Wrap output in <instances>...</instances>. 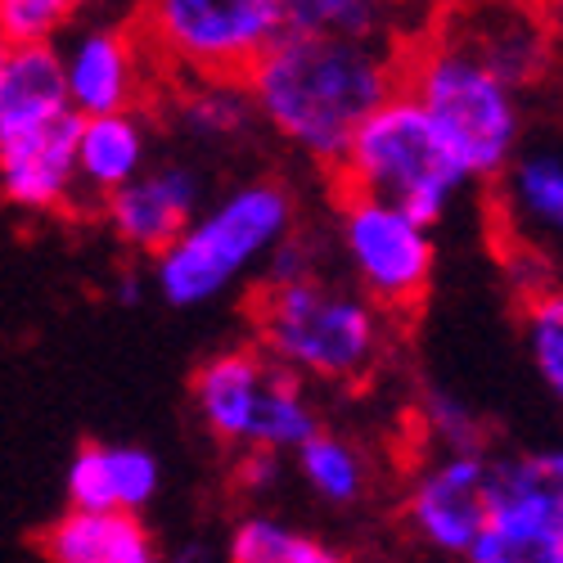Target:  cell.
Listing matches in <instances>:
<instances>
[{"mask_svg":"<svg viewBox=\"0 0 563 563\" xmlns=\"http://www.w3.org/2000/svg\"><path fill=\"white\" fill-rule=\"evenodd\" d=\"M401 86L406 51H388V41L374 36L311 27H289L249 73L262 122L298 154L334 172L361 122Z\"/></svg>","mask_w":563,"mask_h":563,"instance_id":"obj_1","label":"cell"},{"mask_svg":"<svg viewBox=\"0 0 563 563\" xmlns=\"http://www.w3.org/2000/svg\"><path fill=\"white\" fill-rule=\"evenodd\" d=\"M257 343L316 384H361L388 356L384 311L361 285H339L330 275H307L294 285H262L253 298Z\"/></svg>","mask_w":563,"mask_h":563,"instance_id":"obj_2","label":"cell"},{"mask_svg":"<svg viewBox=\"0 0 563 563\" xmlns=\"http://www.w3.org/2000/svg\"><path fill=\"white\" fill-rule=\"evenodd\" d=\"M298 203L289 185L271 176L234 185L230 195L208 203L180 240L154 257V289L167 307H208L234 279L266 266V257L294 234Z\"/></svg>","mask_w":563,"mask_h":563,"instance_id":"obj_3","label":"cell"},{"mask_svg":"<svg viewBox=\"0 0 563 563\" xmlns=\"http://www.w3.org/2000/svg\"><path fill=\"white\" fill-rule=\"evenodd\" d=\"M406 86L442 126L468 180H500L519 158V86H509L464 45L429 32L415 51H406Z\"/></svg>","mask_w":563,"mask_h":563,"instance_id":"obj_4","label":"cell"},{"mask_svg":"<svg viewBox=\"0 0 563 563\" xmlns=\"http://www.w3.org/2000/svg\"><path fill=\"white\" fill-rule=\"evenodd\" d=\"M339 180L343 190L393 199L419 221L438 225L468 185V172L446 145L433 113L419 104L410 86H401L352 135V150L339 163Z\"/></svg>","mask_w":563,"mask_h":563,"instance_id":"obj_5","label":"cell"},{"mask_svg":"<svg viewBox=\"0 0 563 563\" xmlns=\"http://www.w3.org/2000/svg\"><path fill=\"white\" fill-rule=\"evenodd\" d=\"M190 401L208 438L230 451H298L320 433V410L302 393V374L279 365L262 343L208 356L190 379Z\"/></svg>","mask_w":563,"mask_h":563,"instance_id":"obj_6","label":"cell"},{"mask_svg":"<svg viewBox=\"0 0 563 563\" xmlns=\"http://www.w3.org/2000/svg\"><path fill=\"white\" fill-rule=\"evenodd\" d=\"M145 32L163 73L244 77L294 27L289 0H140Z\"/></svg>","mask_w":563,"mask_h":563,"instance_id":"obj_7","label":"cell"},{"mask_svg":"<svg viewBox=\"0 0 563 563\" xmlns=\"http://www.w3.org/2000/svg\"><path fill=\"white\" fill-rule=\"evenodd\" d=\"M334 234L352 279L384 311L410 316L424 307L433 289V266H438V244L429 221H419L393 199L343 190Z\"/></svg>","mask_w":563,"mask_h":563,"instance_id":"obj_8","label":"cell"},{"mask_svg":"<svg viewBox=\"0 0 563 563\" xmlns=\"http://www.w3.org/2000/svg\"><path fill=\"white\" fill-rule=\"evenodd\" d=\"M487 505L474 563H563V446L492 460Z\"/></svg>","mask_w":563,"mask_h":563,"instance_id":"obj_9","label":"cell"},{"mask_svg":"<svg viewBox=\"0 0 563 563\" xmlns=\"http://www.w3.org/2000/svg\"><path fill=\"white\" fill-rule=\"evenodd\" d=\"M487 478H492L487 451H442L438 460H429L410 478L401 500V523L410 541L451 559L474 554L492 519Z\"/></svg>","mask_w":563,"mask_h":563,"instance_id":"obj_10","label":"cell"},{"mask_svg":"<svg viewBox=\"0 0 563 563\" xmlns=\"http://www.w3.org/2000/svg\"><path fill=\"white\" fill-rule=\"evenodd\" d=\"M64 73H68L73 109L90 118V113L140 109L150 77L163 73V64L140 27L90 23L64 45Z\"/></svg>","mask_w":563,"mask_h":563,"instance_id":"obj_11","label":"cell"},{"mask_svg":"<svg viewBox=\"0 0 563 563\" xmlns=\"http://www.w3.org/2000/svg\"><path fill=\"white\" fill-rule=\"evenodd\" d=\"M199 212H203V180L185 163L145 167L100 203L109 234L126 253L140 257H158L172 240H180L185 225Z\"/></svg>","mask_w":563,"mask_h":563,"instance_id":"obj_12","label":"cell"},{"mask_svg":"<svg viewBox=\"0 0 563 563\" xmlns=\"http://www.w3.org/2000/svg\"><path fill=\"white\" fill-rule=\"evenodd\" d=\"M77 135H81V113L73 109L41 131L0 140V195H5L14 212L51 217L81 208Z\"/></svg>","mask_w":563,"mask_h":563,"instance_id":"obj_13","label":"cell"},{"mask_svg":"<svg viewBox=\"0 0 563 563\" xmlns=\"http://www.w3.org/2000/svg\"><path fill=\"white\" fill-rule=\"evenodd\" d=\"M438 32L496 68L509 86L537 81L550 59L545 23L528 0H474V5L446 14Z\"/></svg>","mask_w":563,"mask_h":563,"instance_id":"obj_14","label":"cell"},{"mask_svg":"<svg viewBox=\"0 0 563 563\" xmlns=\"http://www.w3.org/2000/svg\"><path fill=\"white\" fill-rule=\"evenodd\" d=\"M500 221L514 244L532 257L563 262V154L528 150L500 176Z\"/></svg>","mask_w":563,"mask_h":563,"instance_id":"obj_15","label":"cell"},{"mask_svg":"<svg viewBox=\"0 0 563 563\" xmlns=\"http://www.w3.org/2000/svg\"><path fill=\"white\" fill-rule=\"evenodd\" d=\"M73 113L64 51L55 41L5 45L0 55V140L41 131Z\"/></svg>","mask_w":563,"mask_h":563,"instance_id":"obj_16","label":"cell"},{"mask_svg":"<svg viewBox=\"0 0 563 563\" xmlns=\"http://www.w3.org/2000/svg\"><path fill=\"white\" fill-rule=\"evenodd\" d=\"M36 554L51 563H154L158 541L140 509H86L68 505L36 537Z\"/></svg>","mask_w":563,"mask_h":563,"instance_id":"obj_17","label":"cell"},{"mask_svg":"<svg viewBox=\"0 0 563 563\" xmlns=\"http://www.w3.org/2000/svg\"><path fill=\"white\" fill-rule=\"evenodd\" d=\"M145 167H150V122L140 109L81 118V135H77L81 208L100 212V203Z\"/></svg>","mask_w":563,"mask_h":563,"instance_id":"obj_18","label":"cell"},{"mask_svg":"<svg viewBox=\"0 0 563 563\" xmlns=\"http://www.w3.org/2000/svg\"><path fill=\"white\" fill-rule=\"evenodd\" d=\"M163 483V468L145 446H109V442H86L68 474H64V492L68 505H86V509H140L154 505Z\"/></svg>","mask_w":563,"mask_h":563,"instance_id":"obj_19","label":"cell"},{"mask_svg":"<svg viewBox=\"0 0 563 563\" xmlns=\"http://www.w3.org/2000/svg\"><path fill=\"white\" fill-rule=\"evenodd\" d=\"M172 118L195 140H234L262 113L244 77H180Z\"/></svg>","mask_w":563,"mask_h":563,"instance_id":"obj_20","label":"cell"},{"mask_svg":"<svg viewBox=\"0 0 563 563\" xmlns=\"http://www.w3.org/2000/svg\"><path fill=\"white\" fill-rule=\"evenodd\" d=\"M294 455H298L302 483H307L324 505L343 509V505H356V500L369 492V460H365V451H361L356 442L339 438V433H324V429H320V433L307 438Z\"/></svg>","mask_w":563,"mask_h":563,"instance_id":"obj_21","label":"cell"},{"mask_svg":"<svg viewBox=\"0 0 563 563\" xmlns=\"http://www.w3.org/2000/svg\"><path fill=\"white\" fill-rule=\"evenodd\" d=\"M225 554L234 563H334V559H343L320 537H311L285 519H271V514H249V519L234 523Z\"/></svg>","mask_w":563,"mask_h":563,"instance_id":"obj_22","label":"cell"},{"mask_svg":"<svg viewBox=\"0 0 563 563\" xmlns=\"http://www.w3.org/2000/svg\"><path fill=\"white\" fill-rule=\"evenodd\" d=\"M289 10L294 27L388 41V32H397L401 0H289Z\"/></svg>","mask_w":563,"mask_h":563,"instance_id":"obj_23","label":"cell"},{"mask_svg":"<svg viewBox=\"0 0 563 563\" xmlns=\"http://www.w3.org/2000/svg\"><path fill=\"white\" fill-rule=\"evenodd\" d=\"M523 343L550 397L563 406V285L532 289L523 302Z\"/></svg>","mask_w":563,"mask_h":563,"instance_id":"obj_24","label":"cell"},{"mask_svg":"<svg viewBox=\"0 0 563 563\" xmlns=\"http://www.w3.org/2000/svg\"><path fill=\"white\" fill-rule=\"evenodd\" d=\"M81 5L86 0H0V32H5V45L55 41L59 32L73 27Z\"/></svg>","mask_w":563,"mask_h":563,"instance_id":"obj_25","label":"cell"},{"mask_svg":"<svg viewBox=\"0 0 563 563\" xmlns=\"http://www.w3.org/2000/svg\"><path fill=\"white\" fill-rule=\"evenodd\" d=\"M424 424L442 451H483V424L474 419V410L451 393L424 397Z\"/></svg>","mask_w":563,"mask_h":563,"instance_id":"obj_26","label":"cell"},{"mask_svg":"<svg viewBox=\"0 0 563 563\" xmlns=\"http://www.w3.org/2000/svg\"><path fill=\"white\" fill-rule=\"evenodd\" d=\"M307 275H320V244L311 249L307 234H289L285 244H279L266 266H262V285H294V279H307Z\"/></svg>","mask_w":563,"mask_h":563,"instance_id":"obj_27","label":"cell"},{"mask_svg":"<svg viewBox=\"0 0 563 563\" xmlns=\"http://www.w3.org/2000/svg\"><path fill=\"white\" fill-rule=\"evenodd\" d=\"M279 455H285V451H275V446H244V451H240L234 483H240L244 496H266V492H275V483H279Z\"/></svg>","mask_w":563,"mask_h":563,"instance_id":"obj_28","label":"cell"},{"mask_svg":"<svg viewBox=\"0 0 563 563\" xmlns=\"http://www.w3.org/2000/svg\"><path fill=\"white\" fill-rule=\"evenodd\" d=\"M118 298L122 302H140V298H145V279H140V275H122L118 279Z\"/></svg>","mask_w":563,"mask_h":563,"instance_id":"obj_29","label":"cell"},{"mask_svg":"<svg viewBox=\"0 0 563 563\" xmlns=\"http://www.w3.org/2000/svg\"><path fill=\"white\" fill-rule=\"evenodd\" d=\"M86 5H100V0H86Z\"/></svg>","mask_w":563,"mask_h":563,"instance_id":"obj_30","label":"cell"}]
</instances>
